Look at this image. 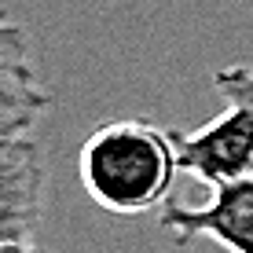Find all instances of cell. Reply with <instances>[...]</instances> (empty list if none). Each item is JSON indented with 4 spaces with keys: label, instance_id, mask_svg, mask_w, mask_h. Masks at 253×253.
<instances>
[{
    "label": "cell",
    "instance_id": "5",
    "mask_svg": "<svg viewBox=\"0 0 253 253\" xmlns=\"http://www.w3.org/2000/svg\"><path fill=\"white\" fill-rule=\"evenodd\" d=\"M51 107V92L37 77L30 59V41L19 26L0 15V143L30 136V128Z\"/></svg>",
    "mask_w": 253,
    "mask_h": 253
},
{
    "label": "cell",
    "instance_id": "1",
    "mask_svg": "<svg viewBox=\"0 0 253 253\" xmlns=\"http://www.w3.org/2000/svg\"><path fill=\"white\" fill-rule=\"evenodd\" d=\"M176 169L172 136L136 118L99 125L77 154V172L88 198L118 216H139L165 206Z\"/></svg>",
    "mask_w": 253,
    "mask_h": 253
},
{
    "label": "cell",
    "instance_id": "4",
    "mask_svg": "<svg viewBox=\"0 0 253 253\" xmlns=\"http://www.w3.org/2000/svg\"><path fill=\"white\" fill-rule=\"evenodd\" d=\"M162 224L176 235L180 246L209 239L231 253H253V176L213 187V198L206 206L165 202Z\"/></svg>",
    "mask_w": 253,
    "mask_h": 253
},
{
    "label": "cell",
    "instance_id": "2",
    "mask_svg": "<svg viewBox=\"0 0 253 253\" xmlns=\"http://www.w3.org/2000/svg\"><path fill=\"white\" fill-rule=\"evenodd\" d=\"M224 110L195 132L172 128L176 165L206 187L253 176V66H224L213 74Z\"/></svg>",
    "mask_w": 253,
    "mask_h": 253
},
{
    "label": "cell",
    "instance_id": "3",
    "mask_svg": "<svg viewBox=\"0 0 253 253\" xmlns=\"http://www.w3.org/2000/svg\"><path fill=\"white\" fill-rule=\"evenodd\" d=\"M44 209V154L33 136L0 143V250L33 246Z\"/></svg>",
    "mask_w": 253,
    "mask_h": 253
},
{
    "label": "cell",
    "instance_id": "6",
    "mask_svg": "<svg viewBox=\"0 0 253 253\" xmlns=\"http://www.w3.org/2000/svg\"><path fill=\"white\" fill-rule=\"evenodd\" d=\"M0 253H41V250H33V246H11V250H0Z\"/></svg>",
    "mask_w": 253,
    "mask_h": 253
}]
</instances>
